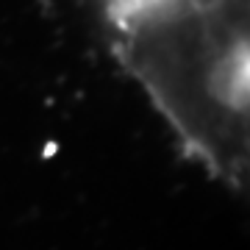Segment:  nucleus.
<instances>
[{
	"label": "nucleus",
	"mask_w": 250,
	"mask_h": 250,
	"mask_svg": "<svg viewBox=\"0 0 250 250\" xmlns=\"http://www.w3.org/2000/svg\"><path fill=\"white\" fill-rule=\"evenodd\" d=\"M125 67L184 150L233 189L248 181V0H111Z\"/></svg>",
	"instance_id": "obj_1"
}]
</instances>
